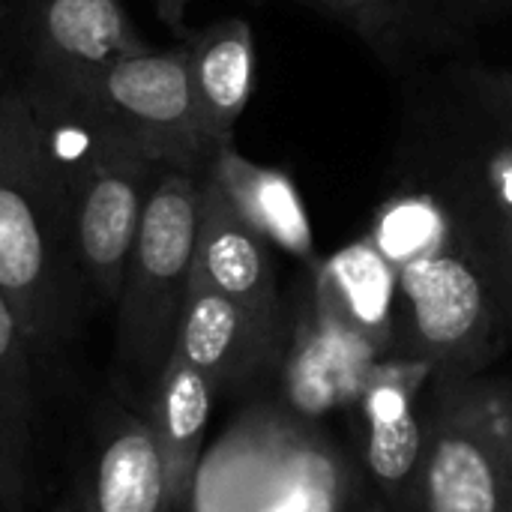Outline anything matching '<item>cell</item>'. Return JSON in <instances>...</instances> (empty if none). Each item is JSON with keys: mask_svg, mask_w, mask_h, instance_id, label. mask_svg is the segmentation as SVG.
Instances as JSON below:
<instances>
[{"mask_svg": "<svg viewBox=\"0 0 512 512\" xmlns=\"http://www.w3.org/2000/svg\"><path fill=\"white\" fill-rule=\"evenodd\" d=\"M189 285L216 291L255 312H282L288 306L279 294L273 246L234 210L207 171L201 177Z\"/></svg>", "mask_w": 512, "mask_h": 512, "instance_id": "obj_12", "label": "cell"}, {"mask_svg": "<svg viewBox=\"0 0 512 512\" xmlns=\"http://www.w3.org/2000/svg\"><path fill=\"white\" fill-rule=\"evenodd\" d=\"M285 327L288 306L282 312H255L216 291L189 285L171 354L195 366L216 396L243 393L276 378Z\"/></svg>", "mask_w": 512, "mask_h": 512, "instance_id": "obj_10", "label": "cell"}, {"mask_svg": "<svg viewBox=\"0 0 512 512\" xmlns=\"http://www.w3.org/2000/svg\"><path fill=\"white\" fill-rule=\"evenodd\" d=\"M147 3H153L156 15H159L171 30H177V33L186 30V6H189V0H147Z\"/></svg>", "mask_w": 512, "mask_h": 512, "instance_id": "obj_23", "label": "cell"}, {"mask_svg": "<svg viewBox=\"0 0 512 512\" xmlns=\"http://www.w3.org/2000/svg\"><path fill=\"white\" fill-rule=\"evenodd\" d=\"M21 87L42 120L87 294L102 303H117L159 165L90 99Z\"/></svg>", "mask_w": 512, "mask_h": 512, "instance_id": "obj_3", "label": "cell"}, {"mask_svg": "<svg viewBox=\"0 0 512 512\" xmlns=\"http://www.w3.org/2000/svg\"><path fill=\"white\" fill-rule=\"evenodd\" d=\"M351 30L393 72H408L411 57L399 30L396 0H294Z\"/></svg>", "mask_w": 512, "mask_h": 512, "instance_id": "obj_22", "label": "cell"}, {"mask_svg": "<svg viewBox=\"0 0 512 512\" xmlns=\"http://www.w3.org/2000/svg\"><path fill=\"white\" fill-rule=\"evenodd\" d=\"M435 369L405 357H381L345 408L348 450L372 498L387 512L414 510L426 447V396Z\"/></svg>", "mask_w": 512, "mask_h": 512, "instance_id": "obj_8", "label": "cell"}, {"mask_svg": "<svg viewBox=\"0 0 512 512\" xmlns=\"http://www.w3.org/2000/svg\"><path fill=\"white\" fill-rule=\"evenodd\" d=\"M204 171L159 168L117 294L114 384L126 408L144 414L174 351L189 297Z\"/></svg>", "mask_w": 512, "mask_h": 512, "instance_id": "obj_4", "label": "cell"}, {"mask_svg": "<svg viewBox=\"0 0 512 512\" xmlns=\"http://www.w3.org/2000/svg\"><path fill=\"white\" fill-rule=\"evenodd\" d=\"M507 12L512 0H396L411 69L426 57H459Z\"/></svg>", "mask_w": 512, "mask_h": 512, "instance_id": "obj_21", "label": "cell"}, {"mask_svg": "<svg viewBox=\"0 0 512 512\" xmlns=\"http://www.w3.org/2000/svg\"><path fill=\"white\" fill-rule=\"evenodd\" d=\"M378 360L381 357L363 339L318 309L306 285L300 297L288 303L285 345L273 378L279 405L306 423L324 426V420L345 414Z\"/></svg>", "mask_w": 512, "mask_h": 512, "instance_id": "obj_11", "label": "cell"}, {"mask_svg": "<svg viewBox=\"0 0 512 512\" xmlns=\"http://www.w3.org/2000/svg\"><path fill=\"white\" fill-rule=\"evenodd\" d=\"M27 87L81 90L114 60L150 48L120 0H6Z\"/></svg>", "mask_w": 512, "mask_h": 512, "instance_id": "obj_9", "label": "cell"}, {"mask_svg": "<svg viewBox=\"0 0 512 512\" xmlns=\"http://www.w3.org/2000/svg\"><path fill=\"white\" fill-rule=\"evenodd\" d=\"M366 237L396 270L459 243L447 207L432 192L411 183H396L393 192L375 207Z\"/></svg>", "mask_w": 512, "mask_h": 512, "instance_id": "obj_20", "label": "cell"}, {"mask_svg": "<svg viewBox=\"0 0 512 512\" xmlns=\"http://www.w3.org/2000/svg\"><path fill=\"white\" fill-rule=\"evenodd\" d=\"M60 512H78V510H60Z\"/></svg>", "mask_w": 512, "mask_h": 512, "instance_id": "obj_26", "label": "cell"}, {"mask_svg": "<svg viewBox=\"0 0 512 512\" xmlns=\"http://www.w3.org/2000/svg\"><path fill=\"white\" fill-rule=\"evenodd\" d=\"M69 93L90 99L126 129L159 168L207 171L216 153L198 117L186 45L126 54Z\"/></svg>", "mask_w": 512, "mask_h": 512, "instance_id": "obj_7", "label": "cell"}, {"mask_svg": "<svg viewBox=\"0 0 512 512\" xmlns=\"http://www.w3.org/2000/svg\"><path fill=\"white\" fill-rule=\"evenodd\" d=\"M0 291L39 360L75 333L87 285L42 120L24 87L0 93Z\"/></svg>", "mask_w": 512, "mask_h": 512, "instance_id": "obj_2", "label": "cell"}, {"mask_svg": "<svg viewBox=\"0 0 512 512\" xmlns=\"http://www.w3.org/2000/svg\"><path fill=\"white\" fill-rule=\"evenodd\" d=\"M84 512H177L150 420L126 405L99 441Z\"/></svg>", "mask_w": 512, "mask_h": 512, "instance_id": "obj_16", "label": "cell"}, {"mask_svg": "<svg viewBox=\"0 0 512 512\" xmlns=\"http://www.w3.org/2000/svg\"><path fill=\"white\" fill-rule=\"evenodd\" d=\"M213 402V384L183 357L171 354L153 387L144 417L150 420V429L156 435L165 462L168 492L177 512L186 510L195 495Z\"/></svg>", "mask_w": 512, "mask_h": 512, "instance_id": "obj_17", "label": "cell"}, {"mask_svg": "<svg viewBox=\"0 0 512 512\" xmlns=\"http://www.w3.org/2000/svg\"><path fill=\"white\" fill-rule=\"evenodd\" d=\"M36 363L39 354L0 291V512L27 501L36 432Z\"/></svg>", "mask_w": 512, "mask_h": 512, "instance_id": "obj_18", "label": "cell"}, {"mask_svg": "<svg viewBox=\"0 0 512 512\" xmlns=\"http://www.w3.org/2000/svg\"><path fill=\"white\" fill-rule=\"evenodd\" d=\"M366 483L348 447L324 426L300 420L285 462L255 512H351Z\"/></svg>", "mask_w": 512, "mask_h": 512, "instance_id": "obj_19", "label": "cell"}, {"mask_svg": "<svg viewBox=\"0 0 512 512\" xmlns=\"http://www.w3.org/2000/svg\"><path fill=\"white\" fill-rule=\"evenodd\" d=\"M510 342L495 288L462 240L399 270L393 357L435 375H474L492 369Z\"/></svg>", "mask_w": 512, "mask_h": 512, "instance_id": "obj_6", "label": "cell"}, {"mask_svg": "<svg viewBox=\"0 0 512 512\" xmlns=\"http://www.w3.org/2000/svg\"><path fill=\"white\" fill-rule=\"evenodd\" d=\"M393 177L447 207L512 336V66L447 57L408 69Z\"/></svg>", "mask_w": 512, "mask_h": 512, "instance_id": "obj_1", "label": "cell"}, {"mask_svg": "<svg viewBox=\"0 0 512 512\" xmlns=\"http://www.w3.org/2000/svg\"><path fill=\"white\" fill-rule=\"evenodd\" d=\"M411 512H512V375H435Z\"/></svg>", "mask_w": 512, "mask_h": 512, "instance_id": "obj_5", "label": "cell"}, {"mask_svg": "<svg viewBox=\"0 0 512 512\" xmlns=\"http://www.w3.org/2000/svg\"><path fill=\"white\" fill-rule=\"evenodd\" d=\"M6 30H9V9H6V0H0V60H3V42H6ZM3 93V87H0Z\"/></svg>", "mask_w": 512, "mask_h": 512, "instance_id": "obj_25", "label": "cell"}, {"mask_svg": "<svg viewBox=\"0 0 512 512\" xmlns=\"http://www.w3.org/2000/svg\"><path fill=\"white\" fill-rule=\"evenodd\" d=\"M198 117L213 150L234 141L237 120L255 93V33L246 18H219L186 42Z\"/></svg>", "mask_w": 512, "mask_h": 512, "instance_id": "obj_15", "label": "cell"}, {"mask_svg": "<svg viewBox=\"0 0 512 512\" xmlns=\"http://www.w3.org/2000/svg\"><path fill=\"white\" fill-rule=\"evenodd\" d=\"M309 294L318 309L363 339L378 357H393L399 315V270L363 234L309 267Z\"/></svg>", "mask_w": 512, "mask_h": 512, "instance_id": "obj_13", "label": "cell"}, {"mask_svg": "<svg viewBox=\"0 0 512 512\" xmlns=\"http://www.w3.org/2000/svg\"><path fill=\"white\" fill-rule=\"evenodd\" d=\"M207 174L234 204V210L279 252L312 267L318 261L315 231L294 177L276 165H261L243 156L234 141L222 144Z\"/></svg>", "mask_w": 512, "mask_h": 512, "instance_id": "obj_14", "label": "cell"}, {"mask_svg": "<svg viewBox=\"0 0 512 512\" xmlns=\"http://www.w3.org/2000/svg\"><path fill=\"white\" fill-rule=\"evenodd\" d=\"M351 512H387V507H384V504H381L378 498H372V495H369V489H366V492L360 495L357 507H354Z\"/></svg>", "mask_w": 512, "mask_h": 512, "instance_id": "obj_24", "label": "cell"}]
</instances>
